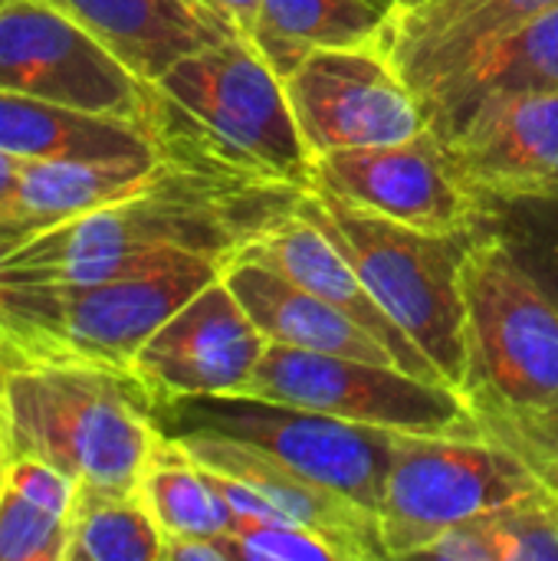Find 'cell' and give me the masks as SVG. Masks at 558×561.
Wrapping results in <instances>:
<instances>
[{
    "label": "cell",
    "instance_id": "cell-14",
    "mask_svg": "<svg viewBox=\"0 0 558 561\" xmlns=\"http://www.w3.org/2000/svg\"><path fill=\"white\" fill-rule=\"evenodd\" d=\"M437 138L477 197H558V92L483 99Z\"/></svg>",
    "mask_w": 558,
    "mask_h": 561
},
{
    "label": "cell",
    "instance_id": "cell-4",
    "mask_svg": "<svg viewBox=\"0 0 558 561\" xmlns=\"http://www.w3.org/2000/svg\"><path fill=\"white\" fill-rule=\"evenodd\" d=\"M0 421L10 460H46L99 493H138L161 437L138 378L99 365L13 368L0 385Z\"/></svg>",
    "mask_w": 558,
    "mask_h": 561
},
{
    "label": "cell",
    "instance_id": "cell-11",
    "mask_svg": "<svg viewBox=\"0 0 558 561\" xmlns=\"http://www.w3.org/2000/svg\"><path fill=\"white\" fill-rule=\"evenodd\" d=\"M283 82L312 161L428 131L421 102L391 59L385 36L358 46L316 49Z\"/></svg>",
    "mask_w": 558,
    "mask_h": 561
},
{
    "label": "cell",
    "instance_id": "cell-6",
    "mask_svg": "<svg viewBox=\"0 0 558 561\" xmlns=\"http://www.w3.org/2000/svg\"><path fill=\"white\" fill-rule=\"evenodd\" d=\"M220 273V263H191L105 283L0 279V329L10 365H99L132 371L141 345Z\"/></svg>",
    "mask_w": 558,
    "mask_h": 561
},
{
    "label": "cell",
    "instance_id": "cell-24",
    "mask_svg": "<svg viewBox=\"0 0 558 561\" xmlns=\"http://www.w3.org/2000/svg\"><path fill=\"white\" fill-rule=\"evenodd\" d=\"M421 559L558 561V486H543L447 529Z\"/></svg>",
    "mask_w": 558,
    "mask_h": 561
},
{
    "label": "cell",
    "instance_id": "cell-8",
    "mask_svg": "<svg viewBox=\"0 0 558 561\" xmlns=\"http://www.w3.org/2000/svg\"><path fill=\"white\" fill-rule=\"evenodd\" d=\"M155 417L164 434L201 431L250 444L378 516L395 431L247 394L181 398L158 404Z\"/></svg>",
    "mask_w": 558,
    "mask_h": 561
},
{
    "label": "cell",
    "instance_id": "cell-34",
    "mask_svg": "<svg viewBox=\"0 0 558 561\" xmlns=\"http://www.w3.org/2000/svg\"><path fill=\"white\" fill-rule=\"evenodd\" d=\"M7 467H10V450H7V434H3V421H0V490L7 486Z\"/></svg>",
    "mask_w": 558,
    "mask_h": 561
},
{
    "label": "cell",
    "instance_id": "cell-10",
    "mask_svg": "<svg viewBox=\"0 0 558 561\" xmlns=\"http://www.w3.org/2000/svg\"><path fill=\"white\" fill-rule=\"evenodd\" d=\"M0 92L125 118L148 128L151 82L49 0H10L0 13Z\"/></svg>",
    "mask_w": 558,
    "mask_h": 561
},
{
    "label": "cell",
    "instance_id": "cell-3",
    "mask_svg": "<svg viewBox=\"0 0 558 561\" xmlns=\"http://www.w3.org/2000/svg\"><path fill=\"white\" fill-rule=\"evenodd\" d=\"M148 135L164 161L194 171L316 184L286 82L240 33L178 59L151 82Z\"/></svg>",
    "mask_w": 558,
    "mask_h": 561
},
{
    "label": "cell",
    "instance_id": "cell-26",
    "mask_svg": "<svg viewBox=\"0 0 558 561\" xmlns=\"http://www.w3.org/2000/svg\"><path fill=\"white\" fill-rule=\"evenodd\" d=\"M66 561H164V533L141 493L79 490Z\"/></svg>",
    "mask_w": 558,
    "mask_h": 561
},
{
    "label": "cell",
    "instance_id": "cell-19",
    "mask_svg": "<svg viewBox=\"0 0 558 561\" xmlns=\"http://www.w3.org/2000/svg\"><path fill=\"white\" fill-rule=\"evenodd\" d=\"M224 279L243 302V309L253 316L266 342L401 368L398 358L385 348V342H378L368 329H362L355 319H349L342 309L319 299L316 293L283 279L280 273L247 256H237L224 266Z\"/></svg>",
    "mask_w": 558,
    "mask_h": 561
},
{
    "label": "cell",
    "instance_id": "cell-16",
    "mask_svg": "<svg viewBox=\"0 0 558 561\" xmlns=\"http://www.w3.org/2000/svg\"><path fill=\"white\" fill-rule=\"evenodd\" d=\"M240 256L280 273L283 279L316 293L319 299L332 302L342 309L349 319H355L362 329H368L385 348L398 358V365L408 375L428 378V381H444L437 368L424 358V352L391 322V316L378 306L372 289L362 283L358 270L352 260L339 250V243L312 224L306 214H289L266 233H260ZM447 385V381H444Z\"/></svg>",
    "mask_w": 558,
    "mask_h": 561
},
{
    "label": "cell",
    "instance_id": "cell-13",
    "mask_svg": "<svg viewBox=\"0 0 558 561\" xmlns=\"http://www.w3.org/2000/svg\"><path fill=\"white\" fill-rule=\"evenodd\" d=\"M316 184L418 230L460 233L480 227V197L460 181L431 128L395 145L322 154L316 158Z\"/></svg>",
    "mask_w": 558,
    "mask_h": 561
},
{
    "label": "cell",
    "instance_id": "cell-27",
    "mask_svg": "<svg viewBox=\"0 0 558 561\" xmlns=\"http://www.w3.org/2000/svg\"><path fill=\"white\" fill-rule=\"evenodd\" d=\"M480 227L506 243L558 306V197H480Z\"/></svg>",
    "mask_w": 558,
    "mask_h": 561
},
{
    "label": "cell",
    "instance_id": "cell-20",
    "mask_svg": "<svg viewBox=\"0 0 558 561\" xmlns=\"http://www.w3.org/2000/svg\"><path fill=\"white\" fill-rule=\"evenodd\" d=\"M161 158L148 161H23L13 191L0 201L3 256L36 233L138 191Z\"/></svg>",
    "mask_w": 558,
    "mask_h": 561
},
{
    "label": "cell",
    "instance_id": "cell-25",
    "mask_svg": "<svg viewBox=\"0 0 558 561\" xmlns=\"http://www.w3.org/2000/svg\"><path fill=\"white\" fill-rule=\"evenodd\" d=\"M148 513L168 539L230 536L234 513L217 493L207 467H201L174 437L161 431L138 486Z\"/></svg>",
    "mask_w": 558,
    "mask_h": 561
},
{
    "label": "cell",
    "instance_id": "cell-22",
    "mask_svg": "<svg viewBox=\"0 0 558 561\" xmlns=\"http://www.w3.org/2000/svg\"><path fill=\"white\" fill-rule=\"evenodd\" d=\"M0 151L20 161H148L161 158L148 128L0 92Z\"/></svg>",
    "mask_w": 558,
    "mask_h": 561
},
{
    "label": "cell",
    "instance_id": "cell-37",
    "mask_svg": "<svg viewBox=\"0 0 558 561\" xmlns=\"http://www.w3.org/2000/svg\"><path fill=\"white\" fill-rule=\"evenodd\" d=\"M7 3H10V0H0V13H3V7H7Z\"/></svg>",
    "mask_w": 558,
    "mask_h": 561
},
{
    "label": "cell",
    "instance_id": "cell-9",
    "mask_svg": "<svg viewBox=\"0 0 558 561\" xmlns=\"http://www.w3.org/2000/svg\"><path fill=\"white\" fill-rule=\"evenodd\" d=\"M237 394L296 404L382 431L480 434L460 391L444 381H428L382 362L303 352L273 342Z\"/></svg>",
    "mask_w": 558,
    "mask_h": 561
},
{
    "label": "cell",
    "instance_id": "cell-31",
    "mask_svg": "<svg viewBox=\"0 0 558 561\" xmlns=\"http://www.w3.org/2000/svg\"><path fill=\"white\" fill-rule=\"evenodd\" d=\"M164 561H240L230 536H207V539H168Z\"/></svg>",
    "mask_w": 558,
    "mask_h": 561
},
{
    "label": "cell",
    "instance_id": "cell-21",
    "mask_svg": "<svg viewBox=\"0 0 558 561\" xmlns=\"http://www.w3.org/2000/svg\"><path fill=\"white\" fill-rule=\"evenodd\" d=\"M516 92H558V3L460 62L418 102L428 128L444 135L477 102Z\"/></svg>",
    "mask_w": 558,
    "mask_h": 561
},
{
    "label": "cell",
    "instance_id": "cell-17",
    "mask_svg": "<svg viewBox=\"0 0 558 561\" xmlns=\"http://www.w3.org/2000/svg\"><path fill=\"white\" fill-rule=\"evenodd\" d=\"M558 0H405L391 10L385 46L421 99L460 62L526 26Z\"/></svg>",
    "mask_w": 558,
    "mask_h": 561
},
{
    "label": "cell",
    "instance_id": "cell-33",
    "mask_svg": "<svg viewBox=\"0 0 558 561\" xmlns=\"http://www.w3.org/2000/svg\"><path fill=\"white\" fill-rule=\"evenodd\" d=\"M20 168H23L20 158L0 151V201L13 191V184H16V178H20Z\"/></svg>",
    "mask_w": 558,
    "mask_h": 561
},
{
    "label": "cell",
    "instance_id": "cell-2",
    "mask_svg": "<svg viewBox=\"0 0 558 561\" xmlns=\"http://www.w3.org/2000/svg\"><path fill=\"white\" fill-rule=\"evenodd\" d=\"M464 302L460 398L483 437L558 486V306L483 227L464 263Z\"/></svg>",
    "mask_w": 558,
    "mask_h": 561
},
{
    "label": "cell",
    "instance_id": "cell-18",
    "mask_svg": "<svg viewBox=\"0 0 558 561\" xmlns=\"http://www.w3.org/2000/svg\"><path fill=\"white\" fill-rule=\"evenodd\" d=\"M138 79L155 82L178 59L237 33L201 0H49Z\"/></svg>",
    "mask_w": 558,
    "mask_h": 561
},
{
    "label": "cell",
    "instance_id": "cell-28",
    "mask_svg": "<svg viewBox=\"0 0 558 561\" xmlns=\"http://www.w3.org/2000/svg\"><path fill=\"white\" fill-rule=\"evenodd\" d=\"M69 519L30 503L13 486L0 490V561H66Z\"/></svg>",
    "mask_w": 558,
    "mask_h": 561
},
{
    "label": "cell",
    "instance_id": "cell-29",
    "mask_svg": "<svg viewBox=\"0 0 558 561\" xmlns=\"http://www.w3.org/2000/svg\"><path fill=\"white\" fill-rule=\"evenodd\" d=\"M230 542L240 561H342L326 536L289 519L237 523L230 529Z\"/></svg>",
    "mask_w": 558,
    "mask_h": 561
},
{
    "label": "cell",
    "instance_id": "cell-15",
    "mask_svg": "<svg viewBox=\"0 0 558 561\" xmlns=\"http://www.w3.org/2000/svg\"><path fill=\"white\" fill-rule=\"evenodd\" d=\"M168 437H174L197 463L253 486L283 519L326 536L339 549L342 561L388 559L378 516L358 506L355 500L303 477L299 470L280 463L276 457L250 444L220 434H201V431L168 434Z\"/></svg>",
    "mask_w": 558,
    "mask_h": 561
},
{
    "label": "cell",
    "instance_id": "cell-5",
    "mask_svg": "<svg viewBox=\"0 0 558 561\" xmlns=\"http://www.w3.org/2000/svg\"><path fill=\"white\" fill-rule=\"evenodd\" d=\"M299 214L339 243L391 322L424 352L451 388H460L467 355L464 263L480 227L460 233L418 230L322 184H312L303 194Z\"/></svg>",
    "mask_w": 558,
    "mask_h": 561
},
{
    "label": "cell",
    "instance_id": "cell-30",
    "mask_svg": "<svg viewBox=\"0 0 558 561\" xmlns=\"http://www.w3.org/2000/svg\"><path fill=\"white\" fill-rule=\"evenodd\" d=\"M7 486H13L20 496H26L30 503L72 519L76 500H79V483L72 477H66L62 470H56L46 460L36 457H13L7 467Z\"/></svg>",
    "mask_w": 558,
    "mask_h": 561
},
{
    "label": "cell",
    "instance_id": "cell-32",
    "mask_svg": "<svg viewBox=\"0 0 558 561\" xmlns=\"http://www.w3.org/2000/svg\"><path fill=\"white\" fill-rule=\"evenodd\" d=\"M207 10H214L227 26H234L240 36L250 39L253 33V23H257V10H260V0H201Z\"/></svg>",
    "mask_w": 558,
    "mask_h": 561
},
{
    "label": "cell",
    "instance_id": "cell-1",
    "mask_svg": "<svg viewBox=\"0 0 558 561\" xmlns=\"http://www.w3.org/2000/svg\"><path fill=\"white\" fill-rule=\"evenodd\" d=\"M309 187L194 171L161 158L132 194L56 224L0 263L3 283H105L191 263H234L299 210Z\"/></svg>",
    "mask_w": 558,
    "mask_h": 561
},
{
    "label": "cell",
    "instance_id": "cell-23",
    "mask_svg": "<svg viewBox=\"0 0 558 561\" xmlns=\"http://www.w3.org/2000/svg\"><path fill=\"white\" fill-rule=\"evenodd\" d=\"M388 13L368 0H260L250 43L286 79L306 56L385 36Z\"/></svg>",
    "mask_w": 558,
    "mask_h": 561
},
{
    "label": "cell",
    "instance_id": "cell-12",
    "mask_svg": "<svg viewBox=\"0 0 558 561\" xmlns=\"http://www.w3.org/2000/svg\"><path fill=\"white\" fill-rule=\"evenodd\" d=\"M266 345V335L220 273L141 345L132 375L155 408L201 394H237Z\"/></svg>",
    "mask_w": 558,
    "mask_h": 561
},
{
    "label": "cell",
    "instance_id": "cell-7",
    "mask_svg": "<svg viewBox=\"0 0 558 561\" xmlns=\"http://www.w3.org/2000/svg\"><path fill=\"white\" fill-rule=\"evenodd\" d=\"M553 486L510 447L483 434L395 431L378 529L388 559H421L447 529Z\"/></svg>",
    "mask_w": 558,
    "mask_h": 561
},
{
    "label": "cell",
    "instance_id": "cell-35",
    "mask_svg": "<svg viewBox=\"0 0 558 561\" xmlns=\"http://www.w3.org/2000/svg\"><path fill=\"white\" fill-rule=\"evenodd\" d=\"M0 263H3V250H0ZM10 348H7V339H3V329H0V385H3V378L10 375Z\"/></svg>",
    "mask_w": 558,
    "mask_h": 561
},
{
    "label": "cell",
    "instance_id": "cell-36",
    "mask_svg": "<svg viewBox=\"0 0 558 561\" xmlns=\"http://www.w3.org/2000/svg\"><path fill=\"white\" fill-rule=\"evenodd\" d=\"M368 3H372V7H378L382 13H388V16H391V10H398L405 0H368Z\"/></svg>",
    "mask_w": 558,
    "mask_h": 561
}]
</instances>
